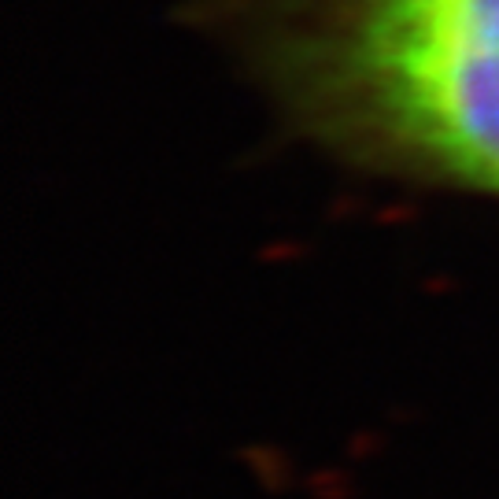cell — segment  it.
Masks as SVG:
<instances>
[{
	"label": "cell",
	"mask_w": 499,
	"mask_h": 499,
	"mask_svg": "<svg viewBox=\"0 0 499 499\" xmlns=\"http://www.w3.org/2000/svg\"><path fill=\"white\" fill-rule=\"evenodd\" d=\"M189 19L326 160L499 204V0H197Z\"/></svg>",
	"instance_id": "1"
}]
</instances>
